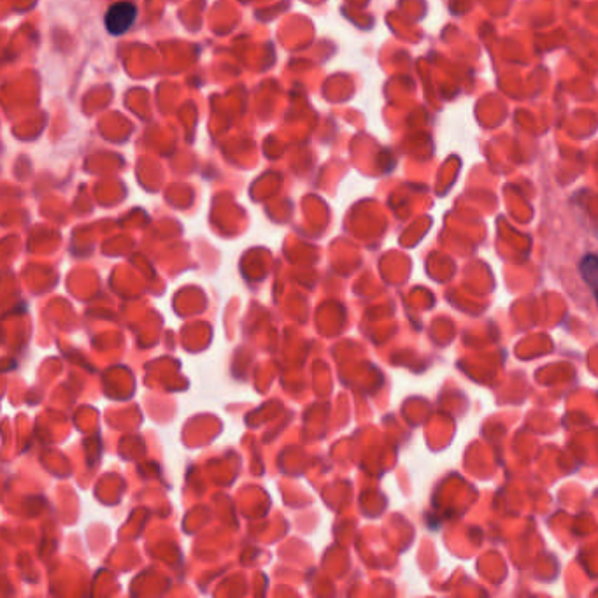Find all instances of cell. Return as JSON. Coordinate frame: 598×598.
<instances>
[{"instance_id":"cell-1","label":"cell","mask_w":598,"mask_h":598,"mask_svg":"<svg viewBox=\"0 0 598 598\" xmlns=\"http://www.w3.org/2000/svg\"><path fill=\"white\" fill-rule=\"evenodd\" d=\"M137 9L130 2H120L107 9L106 29L113 36H123L136 22Z\"/></svg>"},{"instance_id":"cell-2","label":"cell","mask_w":598,"mask_h":598,"mask_svg":"<svg viewBox=\"0 0 598 598\" xmlns=\"http://www.w3.org/2000/svg\"><path fill=\"white\" fill-rule=\"evenodd\" d=\"M581 274L583 279L586 281V285L590 286L591 292L595 295V299L598 302V257L597 255H586L581 260Z\"/></svg>"}]
</instances>
